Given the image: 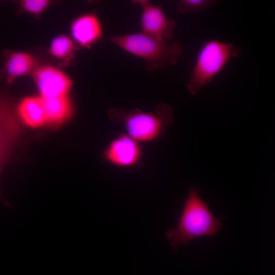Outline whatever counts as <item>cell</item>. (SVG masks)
Masks as SVG:
<instances>
[{"instance_id":"1","label":"cell","mask_w":275,"mask_h":275,"mask_svg":"<svg viewBox=\"0 0 275 275\" xmlns=\"http://www.w3.org/2000/svg\"><path fill=\"white\" fill-rule=\"evenodd\" d=\"M215 216L201 198L198 188L192 187L185 200L177 226L166 231L171 247L177 250L194 238L215 235L223 223Z\"/></svg>"},{"instance_id":"2","label":"cell","mask_w":275,"mask_h":275,"mask_svg":"<svg viewBox=\"0 0 275 275\" xmlns=\"http://www.w3.org/2000/svg\"><path fill=\"white\" fill-rule=\"evenodd\" d=\"M109 40L125 51L143 60L146 69L150 71L175 64L183 51L178 42L170 43L142 32L113 36Z\"/></svg>"},{"instance_id":"3","label":"cell","mask_w":275,"mask_h":275,"mask_svg":"<svg viewBox=\"0 0 275 275\" xmlns=\"http://www.w3.org/2000/svg\"><path fill=\"white\" fill-rule=\"evenodd\" d=\"M242 49L237 45L216 39L208 41L199 51L191 70L187 88L192 95L197 94L214 77L232 58L240 57Z\"/></svg>"},{"instance_id":"4","label":"cell","mask_w":275,"mask_h":275,"mask_svg":"<svg viewBox=\"0 0 275 275\" xmlns=\"http://www.w3.org/2000/svg\"><path fill=\"white\" fill-rule=\"evenodd\" d=\"M172 108L166 104L157 106L154 112L135 109L125 117L126 133L140 144L154 141L172 123Z\"/></svg>"},{"instance_id":"5","label":"cell","mask_w":275,"mask_h":275,"mask_svg":"<svg viewBox=\"0 0 275 275\" xmlns=\"http://www.w3.org/2000/svg\"><path fill=\"white\" fill-rule=\"evenodd\" d=\"M134 3L142 8L141 32L158 39L170 41L173 38L176 24L167 17L162 6L154 5L148 1H137Z\"/></svg>"},{"instance_id":"6","label":"cell","mask_w":275,"mask_h":275,"mask_svg":"<svg viewBox=\"0 0 275 275\" xmlns=\"http://www.w3.org/2000/svg\"><path fill=\"white\" fill-rule=\"evenodd\" d=\"M142 157L140 144L126 133L111 141L106 147L104 157L106 161L119 168H130L136 165Z\"/></svg>"},{"instance_id":"7","label":"cell","mask_w":275,"mask_h":275,"mask_svg":"<svg viewBox=\"0 0 275 275\" xmlns=\"http://www.w3.org/2000/svg\"><path fill=\"white\" fill-rule=\"evenodd\" d=\"M34 79L42 98L67 96L72 81L67 74L52 66H43L34 73Z\"/></svg>"},{"instance_id":"8","label":"cell","mask_w":275,"mask_h":275,"mask_svg":"<svg viewBox=\"0 0 275 275\" xmlns=\"http://www.w3.org/2000/svg\"><path fill=\"white\" fill-rule=\"evenodd\" d=\"M20 131L12 105L0 96V170L18 140Z\"/></svg>"},{"instance_id":"9","label":"cell","mask_w":275,"mask_h":275,"mask_svg":"<svg viewBox=\"0 0 275 275\" xmlns=\"http://www.w3.org/2000/svg\"><path fill=\"white\" fill-rule=\"evenodd\" d=\"M72 38L77 44L88 48L100 40L103 35L101 22L93 13L80 15L71 25Z\"/></svg>"},{"instance_id":"10","label":"cell","mask_w":275,"mask_h":275,"mask_svg":"<svg viewBox=\"0 0 275 275\" xmlns=\"http://www.w3.org/2000/svg\"><path fill=\"white\" fill-rule=\"evenodd\" d=\"M18 115L28 126L39 127L46 123L45 113L41 97H28L18 104Z\"/></svg>"},{"instance_id":"11","label":"cell","mask_w":275,"mask_h":275,"mask_svg":"<svg viewBox=\"0 0 275 275\" xmlns=\"http://www.w3.org/2000/svg\"><path fill=\"white\" fill-rule=\"evenodd\" d=\"M41 98L44 105L46 123L52 125H59L71 116L73 107L67 95Z\"/></svg>"},{"instance_id":"12","label":"cell","mask_w":275,"mask_h":275,"mask_svg":"<svg viewBox=\"0 0 275 275\" xmlns=\"http://www.w3.org/2000/svg\"><path fill=\"white\" fill-rule=\"evenodd\" d=\"M36 64L34 57L27 52L16 51L8 57L5 64L7 81L10 83L32 71Z\"/></svg>"},{"instance_id":"13","label":"cell","mask_w":275,"mask_h":275,"mask_svg":"<svg viewBox=\"0 0 275 275\" xmlns=\"http://www.w3.org/2000/svg\"><path fill=\"white\" fill-rule=\"evenodd\" d=\"M75 49L73 40L66 35H61L51 41L49 52L58 59L69 61L74 57Z\"/></svg>"},{"instance_id":"14","label":"cell","mask_w":275,"mask_h":275,"mask_svg":"<svg viewBox=\"0 0 275 275\" xmlns=\"http://www.w3.org/2000/svg\"><path fill=\"white\" fill-rule=\"evenodd\" d=\"M212 0H181L177 4V9L181 14L196 13L214 4Z\"/></svg>"},{"instance_id":"15","label":"cell","mask_w":275,"mask_h":275,"mask_svg":"<svg viewBox=\"0 0 275 275\" xmlns=\"http://www.w3.org/2000/svg\"><path fill=\"white\" fill-rule=\"evenodd\" d=\"M21 4L26 11L33 14H38L47 8L49 2L46 0H25Z\"/></svg>"}]
</instances>
